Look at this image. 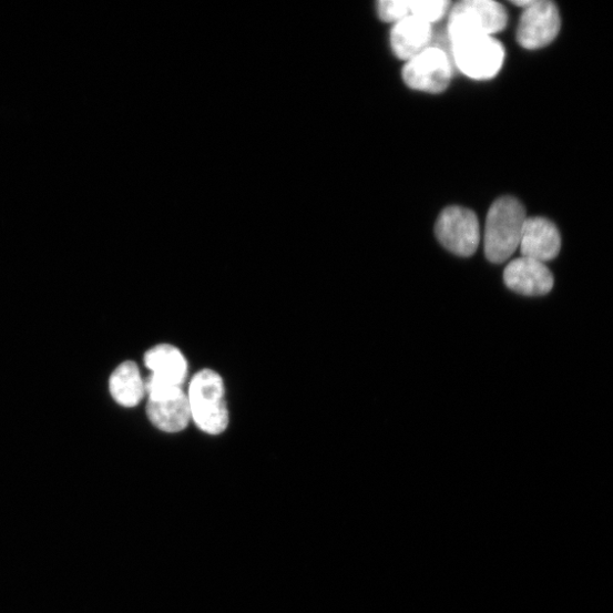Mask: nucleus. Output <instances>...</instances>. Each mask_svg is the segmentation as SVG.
Listing matches in <instances>:
<instances>
[{
	"mask_svg": "<svg viewBox=\"0 0 613 613\" xmlns=\"http://www.w3.org/2000/svg\"><path fill=\"white\" fill-rule=\"evenodd\" d=\"M436 234L446 249L460 257L473 256L481 243L477 214L458 206L448 207L440 214Z\"/></svg>",
	"mask_w": 613,
	"mask_h": 613,
	"instance_id": "nucleus-5",
	"label": "nucleus"
},
{
	"mask_svg": "<svg viewBox=\"0 0 613 613\" xmlns=\"http://www.w3.org/2000/svg\"><path fill=\"white\" fill-rule=\"evenodd\" d=\"M508 23L505 9L492 0H462L449 13L447 37L449 42L502 31Z\"/></svg>",
	"mask_w": 613,
	"mask_h": 613,
	"instance_id": "nucleus-3",
	"label": "nucleus"
},
{
	"mask_svg": "<svg viewBox=\"0 0 613 613\" xmlns=\"http://www.w3.org/2000/svg\"><path fill=\"white\" fill-rule=\"evenodd\" d=\"M188 403L196 426L211 436L222 435L228 426V411L222 377L211 369L197 372L188 389Z\"/></svg>",
	"mask_w": 613,
	"mask_h": 613,
	"instance_id": "nucleus-2",
	"label": "nucleus"
},
{
	"mask_svg": "<svg viewBox=\"0 0 613 613\" xmlns=\"http://www.w3.org/2000/svg\"><path fill=\"white\" fill-rule=\"evenodd\" d=\"M377 12L382 21L396 24L410 17V0H381Z\"/></svg>",
	"mask_w": 613,
	"mask_h": 613,
	"instance_id": "nucleus-15",
	"label": "nucleus"
},
{
	"mask_svg": "<svg viewBox=\"0 0 613 613\" xmlns=\"http://www.w3.org/2000/svg\"><path fill=\"white\" fill-rule=\"evenodd\" d=\"M534 0H520V2H512L513 6L518 8H523L524 10L528 9L533 4Z\"/></svg>",
	"mask_w": 613,
	"mask_h": 613,
	"instance_id": "nucleus-16",
	"label": "nucleus"
},
{
	"mask_svg": "<svg viewBox=\"0 0 613 613\" xmlns=\"http://www.w3.org/2000/svg\"><path fill=\"white\" fill-rule=\"evenodd\" d=\"M560 29L561 17L556 6L549 0H534L521 17L517 41L525 50H541L555 40Z\"/></svg>",
	"mask_w": 613,
	"mask_h": 613,
	"instance_id": "nucleus-7",
	"label": "nucleus"
},
{
	"mask_svg": "<svg viewBox=\"0 0 613 613\" xmlns=\"http://www.w3.org/2000/svg\"><path fill=\"white\" fill-rule=\"evenodd\" d=\"M402 78L411 89L432 93L442 92L451 82V58L439 47L432 45L406 63Z\"/></svg>",
	"mask_w": 613,
	"mask_h": 613,
	"instance_id": "nucleus-6",
	"label": "nucleus"
},
{
	"mask_svg": "<svg viewBox=\"0 0 613 613\" xmlns=\"http://www.w3.org/2000/svg\"><path fill=\"white\" fill-rule=\"evenodd\" d=\"M145 364L152 370L145 382L146 392L155 388L182 387L187 374V362L182 353L170 345H161L145 355Z\"/></svg>",
	"mask_w": 613,
	"mask_h": 613,
	"instance_id": "nucleus-10",
	"label": "nucleus"
},
{
	"mask_svg": "<svg viewBox=\"0 0 613 613\" xmlns=\"http://www.w3.org/2000/svg\"><path fill=\"white\" fill-rule=\"evenodd\" d=\"M147 413L154 426L166 433L183 431L192 409L182 387L160 388L149 392Z\"/></svg>",
	"mask_w": 613,
	"mask_h": 613,
	"instance_id": "nucleus-8",
	"label": "nucleus"
},
{
	"mask_svg": "<svg viewBox=\"0 0 613 613\" xmlns=\"http://www.w3.org/2000/svg\"><path fill=\"white\" fill-rule=\"evenodd\" d=\"M450 55L452 63L464 75L476 80H490L503 65L504 49L491 35H474L451 42Z\"/></svg>",
	"mask_w": 613,
	"mask_h": 613,
	"instance_id": "nucleus-4",
	"label": "nucleus"
},
{
	"mask_svg": "<svg viewBox=\"0 0 613 613\" xmlns=\"http://www.w3.org/2000/svg\"><path fill=\"white\" fill-rule=\"evenodd\" d=\"M432 40V24L411 16L396 23L391 31L392 51L406 62L430 49Z\"/></svg>",
	"mask_w": 613,
	"mask_h": 613,
	"instance_id": "nucleus-12",
	"label": "nucleus"
},
{
	"mask_svg": "<svg viewBox=\"0 0 613 613\" xmlns=\"http://www.w3.org/2000/svg\"><path fill=\"white\" fill-rule=\"evenodd\" d=\"M527 219L520 201L502 197L493 203L484 231V252L491 263L502 264L520 248Z\"/></svg>",
	"mask_w": 613,
	"mask_h": 613,
	"instance_id": "nucleus-1",
	"label": "nucleus"
},
{
	"mask_svg": "<svg viewBox=\"0 0 613 613\" xmlns=\"http://www.w3.org/2000/svg\"><path fill=\"white\" fill-rule=\"evenodd\" d=\"M110 390L114 400L125 407L133 408L144 399L145 381L133 361L120 365L111 376Z\"/></svg>",
	"mask_w": 613,
	"mask_h": 613,
	"instance_id": "nucleus-13",
	"label": "nucleus"
},
{
	"mask_svg": "<svg viewBox=\"0 0 613 613\" xmlns=\"http://www.w3.org/2000/svg\"><path fill=\"white\" fill-rule=\"evenodd\" d=\"M450 7L448 0H410V16L432 24L442 20Z\"/></svg>",
	"mask_w": 613,
	"mask_h": 613,
	"instance_id": "nucleus-14",
	"label": "nucleus"
},
{
	"mask_svg": "<svg viewBox=\"0 0 613 613\" xmlns=\"http://www.w3.org/2000/svg\"><path fill=\"white\" fill-rule=\"evenodd\" d=\"M503 279L510 290L528 297L545 296L554 286L549 267L527 257L510 262L503 272Z\"/></svg>",
	"mask_w": 613,
	"mask_h": 613,
	"instance_id": "nucleus-9",
	"label": "nucleus"
},
{
	"mask_svg": "<svg viewBox=\"0 0 613 613\" xmlns=\"http://www.w3.org/2000/svg\"><path fill=\"white\" fill-rule=\"evenodd\" d=\"M522 257L546 263L561 251V235L556 226L544 217L527 219L520 245Z\"/></svg>",
	"mask_w": 613,
	"mask_h": 613,
	"instance_id": "nucleus-11",
	"label": "nucleus"
}]
</instances>
